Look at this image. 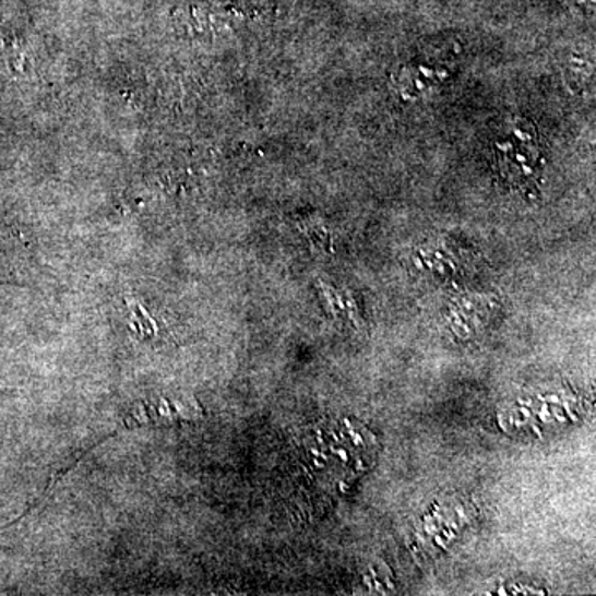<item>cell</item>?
Masks as SVG:
<instances>
[{
	"label": "cell",
	"instance_id": "3",
	"mask_svg": "<svg viewBox=\"0 0 596 596\" xmlns=\"http://www.w3.org/2000/svg\"><path fill=\"white\" fill-rule=\"evenodd\" d=\"M593 70L588 60L582 59V56H573L569 65V82L583 83L592 79Z\"/></svg>",
	"mask_w": 596,
	"mask_h": 596
},
{
	"label": "cell",
	"instance_id": "2",
	"mask_svg": "<svg viewBox=\"0 0 596 596\" xmlns=\"http://www.w3.org/2000/svg\"><path fill=\"white\" fill-rule=\"evenodd\" d=\"M240 17L242 14L233 9H216L210 5L189 4L172 12L176 25L191 37H210L226 32Z\"/></svg>",
	"mask_w": 596,
	"mask_h": 596
},
{
	"label": "cell",
	"instance_id": "4",
	"mask_svg": "<svg viewBox=\"0 0 596 596\" xmlns=\"http://www.w3.org/2000/svg\"><path fill=\"white\" fill-rule=\"evenodd\" d=\"M569 2L583 12L593 11V4H595V0H569Z\"/></svg>",
	"mask_w": 596,
	"mask_h": 596
},
{
	"label": "cell",
	"instance_id": "1",
	"mask_svg": "<svg viewBox=\"0 0 596 596\" xmlns=\"http://www.w3.org/2000/svg\"><path fill=\"white\" fill-rule=\"evenodd\" d=\"M540 138L531 121L512 117L493 140V166L497 176L514 192H535L544 171Z\"/></svg>",
	"mask_w": 596,
	"mask_h": 596
}]
</instances>
